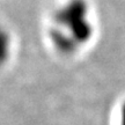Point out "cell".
<instances>
[{"label":"cell","instance_id":"obj_1","mask_svg":"<svg viewBox=\"0 0 125 125\" xmlns=\"http://www.w3.org/2000/svg\"><path fill=\"white\" fill-rule=\"evenodd\" d=\"M53 28L52 38L62 51L71 52L79 44L87 42L93 32L87 2L70 0L57 12Z\"/></svg>","mask_w":125,"mask_h":125},{"label":"cell","instance_id":"obj_2","mask_svg":"<svg viewBox=\"0 0 125 125\" xmlns=\"http://www.w3.org/2000/svg\"><path fill=\"white\" fill-rule=\"evenodd\" d=\"M12 51V40L7 31L0 28V65L7 62Z\"/></svg>","mask_w":125,"mask_h":125},{"label":"cell","instance_id":"obj_3","mask_svg":"<svg viewBox=\"0 0 125 125\" xmlns=\"http://www.w3.org/2000/svg\"><path fill=\"white\" fill-rule=\"evenodd\" d=\"M119 125H125V103L122 105V109H121V121H119Z\"/></svg>","mask_w":125,"mask_h":125}]
</instances>
